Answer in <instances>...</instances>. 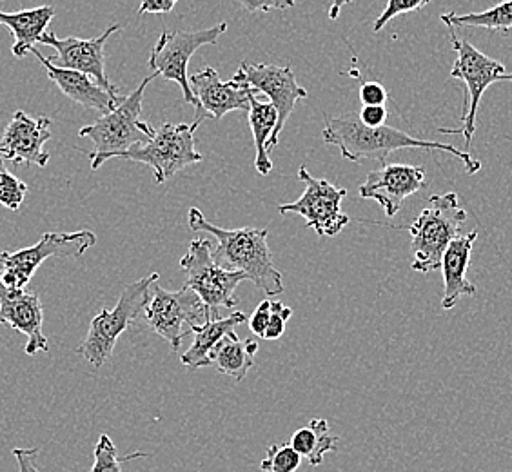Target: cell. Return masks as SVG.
<instances>
[{
    "label": "cell",
    "instance_id": "obj_2",
    "mask_svg": "<svg viewBox=\"0 0 512 472\" xmlns=\"http://www.w3.org/2000/svg\"><path fill=\"white\" fill-rule=\"evenodd\" d=\"M189 229L206 231L217 238L218 247L213 258L218 266L246 273L247 280L269 298L284 293V276L276 269L271 249L267 246V229H222L207 222L197 207L189 209Z\"/></svg>",
    "mask_w": 512,
    "mask_h": 472
},
{
    "label": "cell",
    "instance_id": "obj_27",
    "mask_svg": "<svg viewBox=\"0 0 512 472\" xmlns=\"http://www.w3.org/2000/svg\"><path fill=\"white\" fill-rule=\"evenodd\" d=\"M302 465V456L291 445L273 443L267 449L266 458L260 463L262 472H296Z\"/></svg>",
    "mask_w": 512,
    "mask_h": 472
},
{
    "label": "cell",
    "instance_id": "obj_37",
    "mask_svg": "<svg viewBox=\"0 0 512 472\" xmlns=\"http://www.w3.org/2000/svg\"><path fill=\"white\" fill-rule=\"evenodd\" d=\"M178 0H142L138 13H171Z\"/></svg>",
    "mask_w": 512,
    "mask_h": 472
},
{
    "label": "cell",
    "instance_id": "obj_6",
    "mask_svg": "<svg viewBox=\"0 0 512 472\" xmlns=\"http://www.w3.org/2000/svg\"><path fill=\"white\" fill-rule=\"evenodd\" d=\"M155 282H158V273H151L135 284H129L113 309H102L91 320L88 335L80 344L77 353L95 369H100L108 362L120 335L128 331L129 325L135 322L140 313L146 311L151 300V287Z\"/></svg>",
    "mask_w": 512,
    "mask_h": 472
},
{
    "label": "cell",
    "instance_id": "obj_32",
    "mask_svg": "<svg viewBox=\"0 0 512 472\" xmlns=\"http://www.w3.org/2000/svg\"><path fill=\"white\" fill-rule=\"evenodd\" d=\"M269 320H271V300L267 298V300H262V302L258 304L255 313L249 318V329H251V333L256 335V338H262V340H264Z\"/></svg>",
    "mask_w": 512,
    "mask_h": 472
},
{
    "label": "cell",
    "instance_id": "obj_31",
    "mask_svg": "<svg viewBox=\"0 0 512 472\" xmlns=\"http://www.w3.org/2000/svg\"><path fill=\"white\" fill-rule=\"evenodd\" d=\"M291 316H293V309L291 307H286V305L278 302V300L271 302V320H269V325H267L264 340L275 342L278 338H282Z\"/></svg>",
    "mask_w": 512,
    "mask_h": 472
},
{
    "label": "cell",
    "instance_id": "obj_10",
    "mask_svg": "<svg viewBox=\"0 0 512 472\" xmlns=\"http://www.w3.org/2000/svg\"><path fill=\"white\" fill-rule=\"evenodd\" d=\"M144 315L149 329L162 336L173 351L180 349L182 340L191 335L195 327L209 322L206 304L191 287L166 291L157 282L151 287V300Z\"/></svg>",
    "mask_w": 512,
    "mask_h": 472
},
{
    "label": "cell",
    "instance_id": "obj_7",
    "mask_svg": "<svg viewBox=\"0 0 512 472\" xmlns=\"http://www.w3.org/2000/svg\"><path fill=\"white\" fill-rule=\"evenodd\" d=\"M180 267L188 275L186 286L191 287L206 304L209 320H218L222 309L237 307L235 291L238 284L247 280V275L218 266L209 240H193L189 244L188 253L180 260Z\"/></svg>",
    "mask_w": 512,
    "mask_h": 472
},
{
    "label": "cell",
    "instance_id": "obj_12",
    "mask_svg": "<svg viewBox=\"0 0 512 472\" xmlns=\"http://www.w3.org/2000/svg\"><path fill=\"white\" fill-rule=\"evenodd\" d=\"M298 178L306 184L304 195L296 202L278 206V211L282 215H300L306 220V226L315 229L320 238L340 235L349 224V217L342 211V200L347 197V189L336 187L325 178L313 177L306 166H300Z\"/></svg>",
    "mask_w": 512,
    "mask_h": 472
},
{
    "label": "cell",
    "instance_id": "obj_33",
    "mask_svg": "<svg viewBox=\"0 0 512 472\" xmlns=\"http://www.w3.org/2000/svg\"><path fill=\"white\" fill-rule=\"evenodd\" d=\"M360 100L364 106H384L387 100V91L378 82H364L360 88Z\"/></svg>",
    "mask_w": 512,
    "mask_h": 472
},
{
    "label": "cell",
    "instance_id": "obj_25",
    "mask_svg": "<svg viewBox=\"0 0 512 472\" xmlns=\"http://www.w3.org/2000/svg\"><path fill=\"white\" fill-rule=\"evenodd\" d=\"M289 445L316 467L324 462L325 454L335 453L338 449V436L331 433L327 420L315 418L291 436Z\"/></svg>",
    "mask_w": 512,
    "mask_h": 472
},
{
    "label": "cell",
    "instance_id": "obj_8",
    "mask_svg": "<svg viewBox=\"0 0 512 472\" xmlns=\"http://www.w3.org/2000/svg\"><path fill=\"white\" fill-rule=\"evenodd\" d=\"M119 158L146 164L153 169L155 184H164L178 171L202 162L204 157L195 146V129L191 124H162L153 137L128 149Z\"/></svg>",
    "mask_w": 512,
    "mask_h": 472
},
{
    "label": "cell",
    "instance_id": "obj_21",
    "mask_svg": "<svg viewBox=\"0 0 512 472\" xmlns=\"http://www.w3.org/2000/svg\"><path fill=\"white\" fill-rule=\"evenodd\" d=\"M55 17L53 6H40L31 10L4 13L0 11V24L8 26L13 33L11 53L17 59H24L35 50V44L48 31L51 20Z\"/></svg>",
    "mask_w": 512,
    "mask_h": 472
},
{
    "label": "cell",
    "instance_id": "obj_39",
    "mask_svg": "<svg viewBox=\"0 0 512 472\" xmlns=\"http://www.w3.org/2000/svg\"><path fill=\"white\" fill-rule=\"evenodd\" d=\"M507 138H509V140H512V137H507Z\"/></svg>",
    "mask_w": 512,
    "mask_h": 472
},
{
    "label": "cell",
    "instance_id": "obj_16",
    "mask_svg": "<svg viewBox=\"0 0 512 472\" xmlns=\"http://www.w3.org/2000/svg\"><path fill=\"white\" fill-rule=\"evenodd\" d=\"M427 186L424 166L389 164L371 171L358 195L364 200H375L384 209L387 218H394L404 206L405 200Z\"/></svg>",
    "mask_w": 512,
    "mask_h": 472
},
{
    "label": "cell",
    "instance_id": "obj_11",
    "mask_svg": "<svg viewBox=\"0 0 512 472\" xmlns=\"http://www.w3.org/2000/svg\"><path fill=\"white\" fill-rule=\"evenodd\" d=\"M226 30L227 22H220L207 30L162 31L155 48L151 51L149 66L158 77L177 82L182 89L184 100L197 108V99L193 97L189 84V60L202 46L217 44Z\"/></svg>",
    "mask_w": 512,
    "mask_h": 472
},
{
    "label": "cell",
    "instance_id": "obj_24",
    "mask_svg": "<svg viewBox=\"0 0 512 472\" xmlns=\"http://www.w3.org/2000/svg\"><path fill=\"white\" fill-rule=\"evenodd\" d=\"M247 120L255 142V168L260 175L266 177L273 169V160L269 157V140L275 133L278 113L271 102H262L256 99V95H251V109L247 113Z\"/></svg>",
    "mask_w": 512,
    "mask_h": 472
},
{
    "label": "cell",
    "instance_id": "obj_30",
    "mask_svg": "<svg viewBox=\"0 0 512 472\" xmlns=\"http://www.w3.org/2000/svg\"><path fill=\"white\" fill-rule=\"evenodd\" d=\"M427 4H431V0H387V8L384 13L376 19L373 24V31L384 30L385 26L398 15H404V13H411V11H420L425 8Z\"/></svg>",
    "mask_w": 512,
    "mask_h": 472
},
{
    "label": "cell",
    "instance_id": "obj_38",
    "mask_svg": "<svg viewBox=\"0 0 512 472\" xmlns=\"http://www.w3.org/2000/svg\"><path fill=\"white\" fill-rule=\"evenodd\" d=\"M349 4H353V0H333L331 8H329V19H338L340 11L344 10L345 6H349Z\"/></svg>",
    "mask_w": 512,
    "mask_h": 472
},
{
    "label": "cell",
    "instance_id": "obj_15",
    "mask_svg": "<svg viewBox=\"0 0 512 472\" xmlns=\"http://www.w3.org/2000/svg\"><path fill=\"white\" fill-rule=\"evenodd\" d=\"M193 97L197 99V113L195 120L191 122L193 129L197 131L198 126L206 120H222L227 113L233 111H246L251 109V95H256L255 91L247 88L244 84H238L231 79L229 82L220 79L218 71L211 66L197 71L189 77Z\"/></svg>",
    "mask_w": 512,
    "mask_h": 472
},
{
    "label": "cell",
    "instance_id": "obj_5",
    "mask_svg": "<svg viewBox=\"0 0 512 472\" xmlns=\"http://www.w3.org/2000/svg\"><path fill=\"white\" fill-rule=\"evenodd\" d=\"M454 51L456 62L451 69L453 79L462 80L467 86V99L463 100L462 128L438 129L442 135H463L465 138V151L473 144L474 131H476V117L482 102L483 93L496 82H512V71H507L500 60L487 57L485 53L474 48L469 40L458 39L454 26H447Z\"/></svg>",
    "mask_w": 512,
    "mask_h": 472
},
{
    "label": "cell",
    "instance_id": "obj_3",
    "mask_svg": "<svg viewBox=\"0 0 512 472\" xmlns=\"http://www.w3.org/2000/svg\"><path fill=\"white\" fill-rule=\"evenodd\" d=\"M158 77L157 73L149 75L140 82L133 93L122 99L119 106L106 115L79 131L80 138H88L93 142V151H84L91 158V169L97 171L109 158H119L128 149L137 146L155 135L157 129L148 122L140 120L142 100L151 80Z\"/></svg>",
    "mask_w": 512,
    "mask_h": 472
},
{
    "label": "cell",
    "instance_id": "obj_4",
    "mask_svg": "<svg viewBox=\"0 0 512 472\" xmlns=\"http://www.w3.org/2000/svg\"><path fill=\"white\" fill-rule=\"evenodd\" d=\"M467 213L460 207L456 193L429 197V207L418 215L407 231L411 233L413 269L431 273L442 269L445 251L460 236Z\"/></svg>",
    "mask_w": 512,
    "mask_h": 472
},
{
    "label": "cell",
    "instance_id": "obj_17",
    "mask_svg": "<svg viewBox=\"0 0 512 472\" xmlns=\"http://www.w3.org/2000/svg\"><path fill=\"white\" fill-rule=\"evenodd\" d=\"M50 138L51 118H31L19 109L0 137V157L17 166L46 168L51 157L44 144Z\"/></svg>",
    "mask_w": 512,
    "mask_h": 472
},
{
    "label": "cell",
    "instance_id": "obj_19",
    "mask_svg": "<svg viewBox=\"0 0 512 472\" xmlns=\"http://www.w3.org/2000/svg\"><path fill=\"white\" fill-rule=\"evenodd\" d=\"M37 59H39L42 68L46 69L48 77L53 80V84L68 97L80 104L82 108L97 109L102 115H106L109 111L119 106L122 97L119 95H111L106 89L100 88L95 80L73 69H64L51 64L48 57H44L37 48L31 51Z\"/></svg>",
    "mask_w": 512,
    "mask_h": 472
},
{
    "label": "cell",
    "instance_id": "obj_36",
    "mask_svg": "<svg viewBox=\"0 0 512 472\" xmlns=\"http://www.w3.org/2000/svg\"><path fill=\"white\" fill-rule=\"evenodd\" d=\"M13 456L19 463V472H40L37 467L39 449H13Z\"/></svg>",
    "mask_w": 512,
    "mask_h": 472
},
{
    "label": "cell",
    "instance_id": "obj_34",
    "mask_svg": "<svg viewBox=\"0 0 512 472\" xmlns=\"http://www.w3.org/2000/svg\"><path fill=\"white\" fill-rule=\"evenodd\" d=\"M242 8L251 13L256 11L289 10L295 6V0H238Z\"/></svg>",
    "mask_w": 512,
    "mask_h": 472
},
{
    "label": "cell",
    "instance_id": "obj_14",
    "mask_svg": "<svg viewBox=\"0 0 512 472\" xmlns=\"http://www.w3.org/2000/svg\"><path fill=\"white\" fill-rule=\"evenodd\" d=\"M120 31V24L109 26L100 37L95 39H77V37H66L60 39L53 31H46L39 39V44L51 46L57 51L53 57H48L51 64L59 68L73 69L88 75L99 84L100 88L106 89L111 95H119V88H115L108 79L106 73V55L104 46L111 35Z\"/></svg>",
    "mask_w": 512,
    "mask_h": 472
},
{
    "label": "cell",
    "instance_id": "obj_20",
    "mask_svg": "<svg viewBox=\"0 0 512 472\" xmlns=\"http://www.w3.org/2000/svg\"><path fill=\"white\" fill-rule=\"evenodd\" d=\"M476 238H478V231L460 235L454 238L445 251L444 260H442V273H444L442 307L445 311L453 309L463 296L476 295V286L467 280V269H469Z\"/></svg>",
    "mask_w": 512,
    "mask_h": 472
},
{
    "label": "cell",
    "instance_id": "obj_26",
    "mask_svg": "<svg viewBox=\"0 0 512 472\" xmlns=\"http://www.w3.org/2000/svg\"><path fill=\"white\" fill-rule=\"evenodd\" d=\"M440 19L445 26L483 28L496 33H509L512 30V0H503L493 8L478 13H444Z\"/></svg>",
    "mask_w": 512,
    "mask_h": 472
},
{
    "label": "cell",
    "instance_id": "obj_9",
    "mask_svg": "<svg viewBox=\"0 0 512 472\" xmlns=\"http://www.w3.org/2000/svg\"><path fill=\"white\" fill-rule=\"evenodd\" d=\"M97 244V235L88 229L77 233H46L33 247L0 253V280L11 289H26L33 275L51 256L79 258Z\"/></svg>",
    "mask_w": 512,
    "mask_h": 472
},
{
    "label": "cell",
    "instance_id": "obj_1",
    "mask_svg": "<svg viewBox=\"0 0 512 472\" xmlns=\"http://www.w3.org/2000/svg\"><path fill=\"white\" fill-rule=\"evenodd\" d=\"M322 138L325 144H331L340 149L342 157L351 162H360L365 158L384 162L391 153L400 149H427V151H445L460 158L467 175H474L482 169L480 160H474L471 153L467 151L454 148L451 144H444V142L414 138L402 129L391 128L385 124L378 128H369L360 122L356 113L327 120Z\"/></svg>",
    "mask_w": 512,
    "mask_h": 472
},
{
    "label": "cell",
    "instance_id": "obj_28",
    "mask_svg": "<svg viewBox=\"0 0 512 472\" xmlns=\"http://www.w3.org/2000/svg\"><path fill=\"white\" fill-rule=\"evenodd\" d=\"M95 460L89 472H122V463L131 458H137L140 454H133L128 458H120L119 451L108 434H100L99 442L95 445Z\"/></svg>",
    "mask_w": 512,
    "mask_h": 472
},
{
    "label": "cell",
    "instance_id": "obj_23",
    "mask_svg": "<svg viewBox=\"0 0 512 472\" xmlns=\"http://www.w3.org/2000/svg\"><path fill=\"white\" fill-rule=\"evenodd\" d=\"M258 342L255 338L240 340L237 333H229L209 354L211 364L217 365L218 373L231 376L235 382H242L247 373L255 367Z\"/></svg>",
    "mask_w": 512,
    "mask_h": 472
},
{
    "label": "cell",
    "instance_id": "obj_29",
    "mask_svg": "<svg viewBox=\"0 0 512 472\" xmlns=\"http://www.w3.org/2000/svg\"><path fill=\"white\" fill-rule=\"evenodd\" d=\"M28 193V186L20 178L11 175L4 166V158L0 157V206L19 211Z\"/></svg>",
    "mask_w": 512,
    "mask_h": 472
},
{
    "label": "cell",
    "instance_id": "obj_18",
    "mask_svg": "<svg viewBox=\"0 0 512 472\" xmlns=\"http://www.w3.org/2000/svg\"><path fill=\"white\" fill-rule=\"evenodd\" d=\"M0 324L28 336L26 354L50 353L48 338L42 333L44 309L39 296L26 289H11L0 280Z\"/></svg>",
    "mask_w": 512,
    "mask_h": 472
},
{
    "label": "cell",
    "instance_id": "obj_22",
    "mask_svg": "<svg viewBox=\"0 0 512 472\" xmlns=\"http://www.w3.org/2000/svg\"><path fill=\"white\" fill-rule=\"evenodd\" d=\"M246 322L244 313H231L227 318H218V320H209L204 325H198L193 329L195 340L186 353L180 356V362L184 367H188L189 371H198L209 367L211 360L209 354L213 353V349L220 344V340L224 336L233 333L238 325Z\"/></svg>",
    "mask_w": 512,
    "mask_h": 472
},
{
    "label": "cell",
    "instance_id": "obj_35",
    "mask_svg": "<svg viewBox=\"0 0 512 472\" xmlns=\"http://www.w3.org/2000/svg\"><path fill=\"white\" fill-rule=\"evenodd\" d=\"M358 118L365 126L378 128V126H384L387 120V109L385 106H364V109L358 113Z\"/></svg>",
    "mask_w": 512,
    "mask_h": 472
},
{
    "label": "cell",
    "instance_id": "obj_13",
    "mask_svg": "<svg viewBox=\"0 0 512 472\" xmlns=\"http://www.w3.org/2000/svg\"><path fill=\"white\" fill-rule=\"evenodd\" d=\"M235 82L244 84L247 88L253 89L256 95H266L273 108L278 113L275 133L269 140V151L276 148L278 138L282 135V129L286 126L287 120L291 117L296 102L300 99H307V91L296 82L293 69L286 66H275V64H256L251 60H244L240 64L235 77Z\"/></svg>",
    "mask_w": 512,
    "mask_h": 472
}]
</instances>
